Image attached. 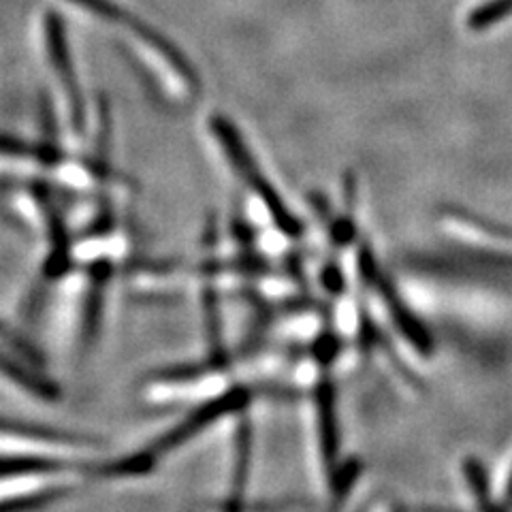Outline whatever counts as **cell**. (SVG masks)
Segmentation results:
<instances>
[{"label":"cell","instance_id":"1","mask_svg":"<svg viewBox=\"0 0 512 512\" xmlns=\"http://www.w3.org/2000/svg\"><path fill=\"white\" fill-rule=\"evenodd\" d=\"M71 3L88 9L94 15H99L101 20L114 22V24H120V26L128 28L135 37H139L148 47H152V50L160 58H163L175 73H178V77L182 79V82L188 84V88H197L199 86V77H197L195 69H192V64L184 58V54L178 50V47H175L171 41H167L150 24L141 22L137 15L124 11L120 5L114 3V0H71Z\"/></svg>","mask_w":512,"mask_h":512},{"label":"cell","instance_id":"2","mask_svg":"<svg viewBox=\"0 0 512 512\" xmlns=\"http://www.w3.org/2000/svg\"><path fill=\"white\" fill-rule=\"evenodd\" d=\"M43 30H45L47 54H50V60L54 64L60 84H62L64 92H67V99L71 101L73 122L79 128V126H82V122H84L82 96H79V88H77V77H75L71 54H69V43H67V37H64V24H62L60 15L56 11H47L45 13Z\"/></svg>","mask_w":512,"mask_h":512},{"label":"cell","instance_id":"3","mask_svg":"<svg viewBox=\"0 0 512 512\" xmlns=\"http://www.w3.org/2000/svg\"><path fill=\"white\" fill-rule=\"evenodd\" d=\"M0 372L7 374L11 380L18 382L20 387L28 389L30 393H35V395L45 397V399L56 397V387H54V384L45 382V380H41V378H37V376H32L30 372L22 370V367H20L18 363H13V361L7 359V357H0Z\"/></svg>","mask_w":512,"mask_h":512},{"label":"cell","instance_id":"4","mask_svg":"<svg viewBox=\"0 0 512 512\" xmlns=\"http://www.w3.org/2000/svg\"><path fill=\"white\" fill-rule=\"evenodd\" d=\"M512 11V0H493V3H487L485 7H480L472 13L470 26L472 28H487L495 22H500L502 18Z\"/></svg>","mask_w":512,"mask_h":512},{"label":"cell","instance_id":"5","mask_svg":"<svg viewBox=\"0 0 512 512\" xmlns=\"http://www.w3.org/2000/svg\"><path fill=\"white\" fill-rule=\"evenodd\" d=\"M58 493H64V489H52V491H41L35 495H22V498H11L0 502V512H26L30 508H39L54 500Z\"/></svg>","mask_w":512,"mask_h":512},{"label":"cell","instance_id":"6","mask_svg":"<svg viewBox=\"0 0 512 512\" xmlns=\"http://www.w3.org/2000/svg\"><path fill=\"white\" fill-rule=\"evenodd\" d=\"M500 495H502V502H504V508H510L512 506V461L510 466L504 474V480H502V487H500Z\"/></svg>","mask_w":512,"mask_h":512},{"label":"cell","instance_id":"7","mask_svg":"<svg viewBox=\"0 0 512 512\" xmlns=\"http://www.w3.org/2000/svg\"><path fill=\"white\" fill-rule=\"evenodd\" d=\"M0 331H3V327H0Z\"/></svg>","mask_w":512,"mask_h":512}]
</instances>
